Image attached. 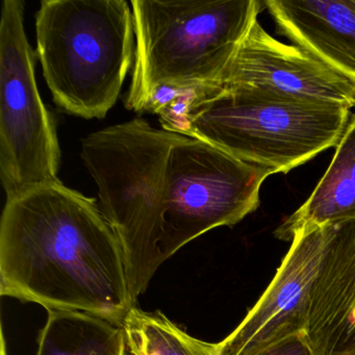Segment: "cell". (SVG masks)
<instances>
[{
  "label": "cell",
  "mask_w": 355,
  "mask_h": 355,
  "mask_svg": "<svg viewBox=\"0 0 355 355\" xmlns=\"http://www.w3.org/2000/svg\"><path fill=\"white\" fill-rule=\"evenodd\" d=\"M0 295L121 327L135 305L117 234L95 199L61 180L6 202Z\"/></svg>",
  "instance_id": "cell-1"
},
{
  "label": "cell",
  "mask_w": 355,
  "mask_h": 355,
  "mask_svg": "<svg viewBox=\"0 0 355 355\" xmlns=\"http://www.w3.org/2000/svg\"><path fill=\"white\" fill-rule=\"evenodd\" d=\"M178 135L137 118L82 140L80 155L96 184L99 209L123 249L135 305L164 263L166 172Z\"/></svg>",
  "instance_id": "cell-2"
},
{
  "label": "cell",
  "mask_w": 355,
  "mask_h": 355,
  "mask_svg": "<svg viewBox=\"0 0 355 355\" xmlns=\"http://www.w3.org/2000/svg\"><path fill=\"white\" fill-rule=\"evenodd\" d=\"M350 119L343 105L205 84L196 87L184 136L272 174L288 173L338 146Z\"/></svg>",
  "instance_id": "cell-3"
},
{
  "label": "cell",
  "mask_w": 355,
  "mask_h": 355,
  "mask_svg": "<svg viewBox=\"0 0 355 355\" xmlns=\"http://www.w3.org/2000/svg\"><path fill=\"white\" fill-rule=\"evenodd\" d=\"M37 55L55 105L103 119L135 63L134 16L125 0H43Z\"/></svg>",
  "instance_id": "cell-4"
},
{
  "label": "cell",
  "mask_w": 355,
  "mask_h": 355,
  "mask_svg": "<svg viewBox=\"0 0 355 355\" xmlns=\"http://www.w3.org/2000/svg\"><path fill=\"white\" fill-rule=\"evenodd\" d=\"M136 55L126 107L155 89L216 82L263 10L259 0H132Z\"/></svg>",
  "instance_id": "cell-5"
},
{
  "label": "cell",
  "mask_w": 355,
  "mask_h": 355,
  "mask_svg": "<svg viewBox=\"0 0 355 355\" xmlns=\"http://www.w3.org/2000/svg\"><path fill=\"white\" fill-rule=\"evenodd\" d=\"M26 3L3 0L0 22V178L7 200L60 182L55 120L41 98Z\"/></svg>",
  "instance_id": "cell-6"
},
{
  "label": "cell",
  "mask_w": 355,
  "mask_h": 355,
  "mask_svg": "<svg viewBox=\"0 0 355 355\" xmlns=\"http://www.w3.org/2000/svg\"><path fill=\"white\" fill-rule=\"evenodd\" d=\"M269 170L178 135L167 162L164 261L209 230L234 226L259 205Z\"/></svg>",
  "instance_id": "cell-7"
},
{
  "label": "cell",
  "mask_w": 355,
  "mask_h": 355,
  "mask_svg": "<svg viewBox=\"0 0 355 355\" xmlns=\"http://www.w3.org/2000/svg\"><path fill=\"white\" fill-rule=\"evenodd\" d=\"M327 238L328 225L304 226L288 236L290 249L275 276L238 327L217 343L219 355H257L306 334L311 291Z\"/></svg>",
  "instance_id": "cell-8"
},
{
  "label": "cell",
  "mask_w": 355,
  "mask_h": 355,
  "mask_svg": "<svg viewBox=\"0 0 355 355\" xmlns=\"http://www.w3.org/2000/svg\"><path fill=\"white\" fill-rule=\"evenodd\" d=\"M211 84L355 107L354 83L304 49L280 42L259 20L251 26L221 76Z\"/></svg>",
  "instance_id": "cell-9"
},
{
  "label": "cell",
  "mask_w": 355,
  "mask_h": 355,
  "mask_svg": "<svg viewBox=\"0 0 355 355\" xmlns=\"http://www.w3.org/2000/svg\"><path fill=\"white\" fill-rule=\"evenodd\" d=\"M327 225L307 340L313 355H355V217Z\"/></svg>",
  "instance_id": "cell-10"
},
{
  "label": "cell",
  "mask_w": 355,
  "mask_h": 355,
  "mask_svg": "<svg viewBox=\"0 0 355 355\" xmlns=\"http://www.w3.org/2000/svg\"><path fill=\"white\" fill-rule=\"evenodd\" d=\"M263 3L284 37L355 84V0Z\"/></svg>",
  "instance_id": "cell-11"
},
{
  "label": "cell",
  "mask_w": 355,
  "mask_h": 355,
  "mask_svg": "<svg viewBox=\"0 0 355 355\" xmlns=\"http://www.w3.org/2000/svg\"><path fill=\"white\" fill-rule=\"evenodd\" d=\"M355 217V115L340 143L331 163L307 200L286 218L275 236L286 241L304 226H323Z\"/></svg>",
  "instance_id": "cell-12"
},
{
  "label": "cell",
  "mask_w": 355,
  "mask_h": 355,
  "mask_svg": "<svg viewBox=\"0 0 355 355\" xmlns=\"http://www.w3.org/2000/svg\"><path fill=\"white\" fill-rule=\"evenodd\" d=\"M121 326L82 311H49L36 355H128Z\"/></svg>",
  "instance_id": "cell-13"
},
{
  "label": "cell",
  "mask_w": 355,
  "mask_h": 355,
  "mask_svg": "<svg viewBox=\"0 0 355 355\" xmlns=\"http://www.w3.org/2000/svg\"><path fill=\"white\" fill-rule=\"evenodd\" d=\"M122 328L132 355H219L217 344L190 336L159 311L134 305Z\"/></svg>",
  "instance_id": "cell-14"
},
{
  "label": "cell",
  "mask_w": 355,
  "mask_h": 355,
  "mask_svg": "<svg viewBox=\"0 0 355 355\" xmlns=\"http://www.w3.org/2000/svg\"><path fill=\"white\" fill-rule=\"evenodd\" d=\"M257 355H313V352L306 334H300L282 340Z\"/></svg>",
  "instance_id": "cell-15"
}]
</instances>
